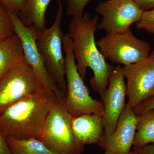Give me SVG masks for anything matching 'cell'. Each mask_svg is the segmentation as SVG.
<instances>
[{
	"label": "cell",
	"instance_id": "obj_1",
	"mask_svg": "<svg viewBox=\"0 0 154 154\" xmlns=\"http://www.w3.org/2000/svg\"><path fill=\"white\" fill-rule=\"evenodd\" d=\"M99 17L91 18L89 13L80 17H72L68 34L72 38L77 69L84 79L88 67L93 71L91 87L101 99L105 95L110 74L115 67L107 63L98 48L95 39Z\"/></svg>",
	"mask_w": 154,
	"mask_h": 154
},
{
	"label": "cell",
	"instance_id": "obj_2",
	"mask_svg": "<svg viewBox=\"0 0 154 154\" xmlns=\"http://www.w3.org/2000/svg\"><path fill=\"white\" fill-rule=\"evenodd\" d=\"M56 97L45 89L9 105L0 112V130L6 137L38 139Z\"/></svg>",
	"mask_w": 154,
	"mask_h": 154
},
{
	"label": "cell",
	"instance_id": "obj_3",
	"mask_svg": "<svg viewBox=\"0 0 154 154\" xmlns=\"http://www.w3.org/2000/svg\"><path fill=\"white\" fill-rule=\"evenodd\" d=\"M65 96L55 97L38 140L56 152L81 154L85 145L77 140L73 133L72 116L65 105Z\"/></svg>",
	"mask_w": 154,
	"mask_h": 154
},
{
	"label": "cell",
	"instance_id": "obj_4",
	"mask_svg": "<svg viewBox=\"0 0 154 154\" xmlns=\"http://www.w3.org/2000/svg\"><path fill=\"white\" fill-rule=\"evenodd\" d=\"M63 50L65 54V71L66 82L64 103L67 110L73 117L92 113L103 115V102L91 96L90 91L77 69L72 38L68 33L64 35Z\"/></svg>",
	"mask_w": 154,
	"mask_h": 154
},
{
	"label": "cell",
	"instance_id": "obj_5",
	"mask_svg": "<svg viewBox=\"0 0 154 154\" xmlns=\"http://www.w3.org/2000/svg\"><path fill=\"white\" fill-rule=\"evenodd\" d=\"M58 8L53 24L49 28L36 33V43L46 69L60 90L66 94L65 60L63 52V33L60 28L63 5L57 0Z\"/></svg>",
	"mask_w": 154,
	"mask_h": 154
},
{
	"label": "cell",
	"instance_id": "obj_6",
	"mask_svg": "<svg viewBox=\"0 0 154 154\" xmlns=\"http://www.w3.org/2000/svg\"><path fill=\"white\" fill-rule=\"evenodd\" d=\"M25 57L0 80V112L15 102L45 90Z\"/></svg>",
	"mask_w": 154,
	"mask_h": 154
},
{
	"label": "cell",
	"instance_id": "obj_7",
	"mask_svg": "<svg viewBox=\"0 0 154 154\" xmlns=\"http://www.w3.org/2000/svg\"><path fill=\"white\" fill-rule=\"evenodd\" d=\"M96 45L105 59L124 66L145 59L151 49L148 42L135 36L130 28L122 33H107Z\"/></svg>",
	"mask_w": 154,
	"mask_h": 154
},
{
	"label": "cell",
	"instance_id": "obj_8",
	"mask_svg": "<svg viewBox=\"0 0 154 154\" xmlns=\"http://www.w3.org/2000/svg\"><path fill=\"white\" fill-rule=\"evenodd\" d=\"M95 11L102 19L97 29L107 33H122L129 29L131 25L139 21L143 11L133 0H108L101 2Z\"/></svg>",
	"mask_w": 154,
	"mask_h": 154
},
{
	"label": "cell",
	"instance_id": "obj_9",
	"mask_svg": "<svg viewBox=\"0 0 154 154\" xmlns=\"http://www.w3.org/2000/svg\"><path fill=\"white\" fill-rule=\"evenodd\" d=\"M8 11L14 25L15 33L22 42L24 57L27 63L41 81L45 90L57 97L65 96L66 94L58 88L45 66L36 45L37 31L25 26L17 14L9 10Z\"/></svg>",
	"mask_w": 154,
	"mask_h": 154
},
{
	"label": "cell",
	"instance_id": "obj_10",
	"mask_svg": "<svg viewBox=\"0 0 154 154\" xmlns=\"http://www.w3.org/2000/svg\"><path fill=\"white\" fill-rule=\"evenodd\" d=\"M127 104L132 108L154 95V50L145 59L122 67Z\"/></svg>",
	"mask_w": 154,
	"mask_h": 154
},
{
	"label": "cell",
	"instance_id": "obj_11",
	"mask_svg": "<svg viewBox=\"0 0 154 154\" xmlns=\"http://www.w3.org/2000/svg\"><path fill=\"white\" fill-rule=\"evenodd\" d=\"M125 79L123 69L118 64L110 74L107 90L102 99L104 105L103 119L105 135H110L114 131L125 108L127 96Z\"/></svg>",
	"mask_w": 154,
	"mask_h": 154
},
{
	"label": "cell",
	"instance_id": "obj_12",
	"mask_svg": "<svg viewBox=\"0 0 154 154\" xmlns=\"http://www.w3.org/2000/svg\"><path fill=\"white\" fill-rule=\"evenodd\" d=\"M137 116L127 103L110 135H103L98 144L105 154H130L136 132Z\"/></svg>",
	"mask_w": 154,
	"mask_h": 154
},
{
	"label": "cell",
	"instance_id": "obj_13",
	"mask_svg": "<svg viewBox=\"0 0 154 154\" xmlns=\"http://www.w3.org/2000/svg\"><path fill=\"white\" fill-rule=\"evenodd\" d=\"M72 127L77 140L84 145L98 144L105 134L103 115L98 113L72 116Z\"/></svg>",
	"mask_w": 154,
	"mask_h": 154
},
{
	"label": "cell",
	"instance_id": "obj_14",
	"mask_svg": "<svg viewBox=\"0 0 154 154\" xmlns=\"http://www.w3.org/2000/svg\"><path fill=\"white\" fill-rule=\"evenodd\" d=\"M52 0H27L25 9L17 14L26 27L40 32L46 29L45 14Z\"/></svg>",
	"mask_w": 154,
	"mask_h": 154
},
{
	"label": "cell",
	"instance_id": "obj_15",
	"mask_svg": "<svg viewBox=\"0 0 154 154\" xmlns=\"http://www.w3.org/2000/svg\"><path fill=\"white\" fill-rule=\"evenodd\" d=\"M24 57L22 42L16 33L0 43V80Z\"/></svg>",
	"mask_w": 154,
	"mask_h": 154
},
{
	"label": "cell",
	"instance_id": "obj_16",
	"mask_svg": "<svg viewBox=\"0 0 154 154\" xmlns=\"http://www.w3.org/2000/svg\"><path fill=\"white\" fill-rule=\"evenodd\" d=\"M137 116L136 132L133 146L140 148L149 144H154V110Z\"/></svg>",
	"mask_w": 154,
	"mask_h": 154
},
{
	"label": "cell",
	"instance_id": "obj_17",
	"mask_svg": "<svg viewBox=\"0 0 154 154\" xmlns=\"http://www.w3.org/2000/svg\"><path fill=\"white\" fill-rule=\"evenodd\" d=\"M11 154H63L51 150L36 138L18 140L6 137Z\"/></svg>",
	"mask_w": 154,
	"mask_h": 154
},
{
	"label": "cell",
	"instance_id": "obj_18",
	"mask_svg": "<svg viewBox=\"0 0 154 154\" xmlns=\"http://www.w3.org/2000/svg\"><path fill=\"white\" fill-rule=\"evenodd\" d=\"M15 33L14 25L8 11L0 2V43L8 39Z\"/></svg>",
	"mask_w": 154,
	"mask_h": 154
},
{
	"label": "cell",
	"instance_id": "obj_19",
	"mask_svg": "<svg viewBox=\"0 0 154 154\" xmlns=\"http://www.w3.org/2000/svg\"><path fill=\"white\" fill-rule=\"evenodd\" d=\"M67 4L66 14L69 17H80L84 14L87 5L91 0H65Z\"/></svg>",
	"mask_w": 154,
	"mask_h": 154
},
{
	"label": "cell",
	"instance_id": "obj_20",
	"mask_svg": "<svg viewBox=\"0 0 154 154\" xmlns=\"http://www.w3.org/2000/svg\"><path fill=\"white\" fill-rule=\"evenodd\" d=\"M136 28L154 34V8L143 11L139 21L136 23Z\"/></svg>",
	"mask_w": 154,
	"mask_h": 154
},
{
	"label": "cell",
	"instance_id": "obj_21",
	"mask_svg": "<svg viewBox=\"0 0 154 154\" xmlns=\"http://www.w3.org/2000/svg\"><path fill=\"white\" fill-rule=\"evenodd\" d=\"M27 0H0V2L9 11L17 14L25 9Z\"/></svg>",
	"mask_w": 154,
	"mask_h": 154
},
{
	"label": "cell",
	"instance_id": "obj_22",
	"mask_svg": "<svg viewBox=\"0 0 154 154\" xmlns=\"http://www.w3.org/2000/svg\"><path fill=\"white\" fill-rule=\"evenodd\" d=\"M133 108L137 115L149 110H154V95Z\"/></svg>",
	"mask_w": 154,
	"mask_h": 154
},
{
	"label": "cell",
	"instance_id": "obj_23",
	"mask_svg": "<svg viewBox=\"0 0 154 154\" xmlns=\"http://www.w3.org/2000/svg\"><path fill=\"white\" fill-rule=\"evenodd\" d=\"M0 154H11L6 137L0 130Z\"/></svg>",
	"mask_w": 154,
	"mask_h": 154
},
{
	"label": "cell",
	"instance_id": "obj_24",
	"mask_svg": "<svg viewBox=\"0 0 154 154\" xmlns=\"http://www.w3.org/2000/svg\"><path fill=\"white\" fill-rule=\"evenodd\" d=\"M139 8L143 11L154 8V0H133Z\"/></svg>",
	"mask_w": 154,
	"mask_h": 154
},
{
	"label": "cell",
	"instance_id": "obj_25",
	"mask_svg": "<svg viewBox=\"0 0 154 154\" xmlns=\"http://www.w3.org/2000/svg\"><path fill=\"white\" fill-rule=\"evenodd\" d=\"M139 154H154V144H149L140 148L134 149Z\"/></svg>",
	"mask_w": 154,
	"mask_h": 154
},
{
	"label": "cell",
	"instance_id": "obj_26",
	"mask_svg": "<svg viewBox=\"0 0 154 154\" xmlns=\"http://www.w3.org/2000/svg\"><path fill=\"white\" fill-rule=\"evenodd\" d=\"M130 154H139L136 151H135L134 150H133L131 152Z\"/></svg>",
	"mask_w": 154,
	"mask_h": 154
},
{
	"label": "cell",
	"instance_id": "obj_27",
	"mask_svg": "<svg viewBox=\"0 0 154 154\" xmlns=\"http://www.w3.org/2000/svg\"></svg>",
	"mask_w": 154,
	"mask_h": 154
}]
</instances>
